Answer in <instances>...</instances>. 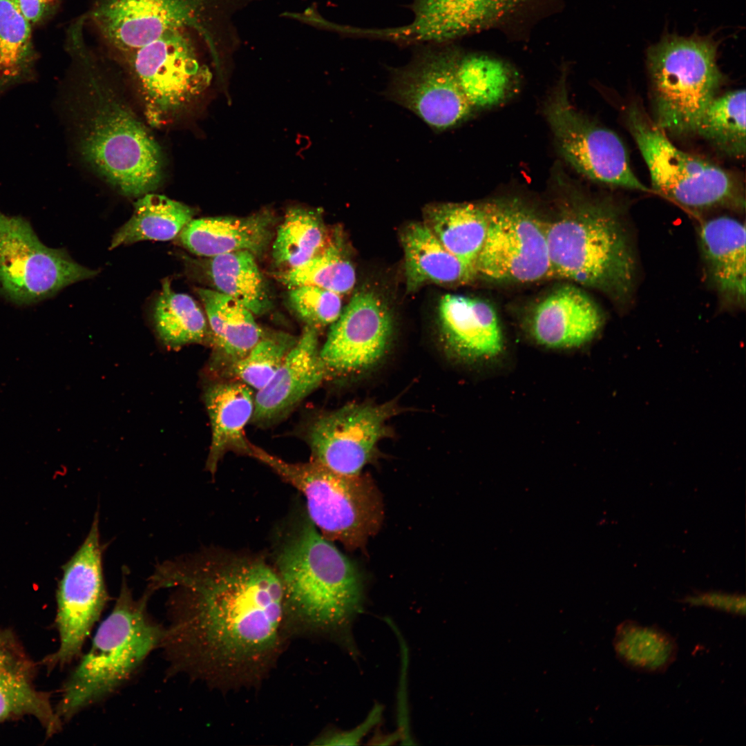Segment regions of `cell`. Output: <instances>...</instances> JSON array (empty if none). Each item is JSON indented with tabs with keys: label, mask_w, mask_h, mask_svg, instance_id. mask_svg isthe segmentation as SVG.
I'll use <instances>...</instances> for the list:
<instances>
[{
	"label": "cell",
	"mask_w": 746,
	"mask_h": 746,
	"mask_svg": "<svg viewBox=\"0 0 746 746\" xmlns=\"http://www.w3.org/2000/svg\"><path fill=\"white\" fill-rule=\"evenodd\" d=\"M153 318L159 338L170 349L202 342L207 336V319L200 307L189 295L174 291L168 278L162 282Z\"/></svg>",
	"instance_id": "obj_36"
},
{
	"label": "cell",
	"mask_w": 746,
	"mask_h": 746,
	"mask_svg": "<svg viewBox=\"0 0 746 746\" xmlns=\"http://www.w3.org/2000/svg\"><path fill=\"white\" fill-rule=\"evenodd\" d=\"M275 216L262 210L245 217L217 216L192 219L178 234L180 243L200 256L247 251L262 254L273 237Z\"/></svg>",
	"instance_id": "obj_24"
},
{
	"label": "cell",
	"mask_w": 746,
	"mask_h": 746,
	"mask_svg": "<svg viewBox=\"0 0 746 746\" xmlns=\"http://www.w3.org/2000/svg\"><path fill=\"white\" fill-rule=\"evenodd\" d=\"M195 213L191 207L166 196L144 194L135 202L131 218L113 236L110 249L142 240L173 239Z\"/></svg>",
	"instance_id": "obj_31"
},
{
	"label": "cell",
	"mask_w": 746,
	"mask_h": 746,
	"mask_svg": "<svg viewBox=\"0 0 746 746\" xmlns=\"http://www.w3.org/2000/svg\"><path fill=\"white\" fill-rule=\"evenodd\" d=\"M745 89L716 95L700 118L696 134L720 153L736 160L746 152Z\"/></svg>",
	"instance_id": "obj_35"
},
{
	"label": "cell",
	"mask_w": 746,
	"mask_h": 746,
	"mask_svg": "<svg viewBox=\"0 0 746 746\" xmlns=\"http://www.w3.org/2000/svg\"><path fill=\"white\" fill-rule=\"evenodd\" d=\"M277 277L289 289L310 285L341 296L351 292L356 283L353 264L345 254L343 244L337 239L327 242L320 252L306 262L282 271Z\"/></svg>",
	"instance_id": "obj_37"
},
{
	"label": "cell",
	"mask_w": 746,
	"mask_h": 746,
	"mask_svg": "<svg viewBox=\"0 0 746 746\" xmlns=\"http://www.w3.org/2000/svg\"><path fill=\"white\" fill-rule=\"evenodd\" d=\"M32 26L17 0H0V97L37 78Z\"/></svg>",
	"instance_id": "obj_30"
},
{
	"label": "cell",
	"mask_w": 746,
	"mask_h": 746,
	"mask_svg": "<svg viewBox=\"0 0 746 746\" xmlns=\"http://www.w3.org/2000/svg\"><path fill=\"white\" fill-rule=\"evenodd\" d=\"M602 315L582 291L571 286L560 288L542 300L530 322L533 338L551 349L577 347L591 341L600 329Z\"/></svg>",
	"instance_id": "obj_22"
},
{
	"label": "cell",
	"mask_w": 746,
	"mask_h": 746,
	"mask_svg": "<svg viewBox=\"0 0 746 746\" xmlns=\"http://www.w3.org/2000/svg\"><path fill=\"white\" fill-rule=\"evenodd\" d=\"M613 645L621 663L647 673L664 672L676 660L678 651L675 638L665 630L631 620L618 625Z\"/></svg>",
	"instance_id": "obj_33"
},
{
	"label": "cell",
	"mask_w": 746,
	"mask_h": 746,
	"mask_svg": "<svg viewBox=\"0 0 746 746\" xmlns=\"http://www.w3.org/2000/svg\"><path fill=\"white\" fill-rule=\"evenodd\" d=\"M296 341L283 332L264 333L245 356L231 364V374L249 388L260 390L274 375Z\"/></svg>",
	"instance_id": "obj_38"
},
{
	"label": "cell",
	"mask_w": 746,
	"mask_h": 746,
	"mask_svg": "<svg viewBox=\"0 0 746 746\" xmlns=\"http://www.w3.org/2000/svg\"><path fill=\"white\" fill-rule=\"evenodd\" d=\"M626 122L648 168L653 193L695 212L745 210V189L734 173L676 146L636 103L628 107Z\"/></svg>",
	"instance_id": "obj_8"
},
{
	"label": "cell",
	"mask_w": 746,
	"mask_h": 746,
	"mask_svg": "<svg viewBox=\"0 0 746 746\" xmlns=\"http://www.w3.org/2000/svg\"><path fill=\"white\" fill-rule=\"evenodd\" d=\"M98 271L73 260L64 249L46 246L30 222L0 211V295L17 305L51 298Z\"/></svg>",
	"instance_id": "obj_10"
},
{
	"label": "cell",
	"mask_w": 746,
	"mask_h": 746,
	"mask_svg": "<svg viewBox=\"0 0 746 746\" xmlns=\"http://www.w3.org/2000/svg\"><path fill=\"white\" fill-rule=\"evenodd\" d=\"M289 302L306 325L317 329L331 325L343 310L341 295L315 286L289 288Z\"/></svg>",
	"instance_id": "obj_39"
},
{
	"label": "cell",
	"mask_w": 746,
	"mask_h": 746,
	"mask_svg": "<svg viewBox=\"0 0 746 746\" xmlns=\"http://www.w3.org/2000/svg\"><path fill=\"white\" fill-rule=\"evenodd\" d=\"M35 667L12 631L0 630V721L23 716L35 718L50 736L62 721L50 694L34 684Z\"/></svg>",
	"instance_id": "obj_23"
},
{
	"label": "cell",
	"mask_w": 746,
	"mask_h": 746,
	"mask_svg": "<svg viewBox=\"0 0 746 746\" xmlns=\"http://www.w3.org/2000/svg\"><path fill=\"white\" fill-rule=\"evenodd\" d=\"M218 350L231 363L245 356L264 332L254 314L236 299L217 290L197 289Z\"/></svg>",
	"instance_id": "obj_29"
},
{
	"label": "cell",
	"mask_w": 746,
	"mask_h": 746,
	"mask_svg": "<svg viewBox=\"0 0 746 746\" xmlns=\"http://www.w3.org/2000/svg\"><path fill=\"white\" fill-rule=\"evenodd\" d=\"M173 589L160 647L172 674L254 676L279 648L287 614L276 569L258 558L199 555L160 564L147 589Z\"/></svg>",
	"instance_id": "obj_1"
},
{
	"label": "cell",
	"mask_w": 746,
	"mask_h": 746,
	"mask_svg": "<svg viewBox=\"0 0 746 746\" xmlns=\"http://www.w3.org/2000/svg\"><path fill=\"white\" fill-rule=\"evenodd\" d=\"M381 714L382 708L376 705L371 710L366 719L354 729L331 732L319 738L315 744L321 745H358L363 738L379 722Z\"/></svg>",
	"instance_id": "obj_41"
},
{
	"label": "cell",
	"mask_w": 746,
	"mask_h": 746,
	"mask_svg": "<svg viewBox=\"0 0 746 746\" xmlns=\"http://www.w3.org/2000/svg\"><path fill=\"white\" fill-rule=\"evenodd\" d=\"M194 0H99L89 18L103 39L124 55L192 23Z\"/></svg>",
	"instance_id": "obj_18"
},
{
	"label": "cell",
	"mask_w": 746,
	"mask_h": 746,
	"mask_svg": "<svg viewBox=\"0 0 746 746\" xmlns=\"http://www.w3.org/2000/svg\"><path fill=\"white\" fill-rule=\"evenodd\" d=\"M406 287L414 291L427 283L465 285L477 274L475 268L450 253L422 222H411L401 233Z\"/></svg>",
	"instance_id": "obj_26"
},
{
	"label": "cell",
	"mask_w": 746,
	"mask_h": 746,
	"mask_svg": "<svg viewBox=\"0 0 746 746\" xmlns=\"http://www.w3.org/2000/svg\"><path fill=\"white\" fill-rule=\"evenodd\" d=\"M151 595L146 590L142 597L135 598L123 576L112 611L62 687L55 709L62 722L114 693L160 647L164 627L148 612Z\"/></svg>",
	"instance_id": "obj_4"
},
{
	"label": "cell",
	"mask_w": 746,
	"mask_h": 746,
	"mask_svg": "<svg viewBox=\"0 0 746 746\" xmlns=\"http://www.w3.org/2000/svg\"><path fill=\"white\" fill-rule=\"evenodd\" d=\"M455 71L459 88L475 112L504 103L519 86L513 67L486 53L459 48Z\"/></svg>",
	"instance_id": "obj_28"
},
{
	"label": "cell",
	"mask_w": 746,
	"mask_h": 746,
	"mask_svg": "<svg viewBox=\"0 0 746 746\" xmlns=\"http://www.w3.org/2000/svg\"><path fill=\"white\" fill-rule=\"evenodd\" d=\"M108 599L96 513L86 539L64 567L57 594L59 645L44 659L48 668L64 667L79 656Z\"/></svg>",
	"instance_id": "obj_14"
},
{
	"label": "cell",
	"mask_w": 746,
	"mask_h": 746,
	"mask_svg": "<svg viewBox=\"0 0 746 746\" xmlns=\"http://www.w3.org/2000/svg\"><path fill=\"white\" fill-rule=\"evenodd\" d=\"M745 225L727 215L703 221L699 245L707 279L724 305L745 304Z\"/></svg>",
	"instance_id": "obj_21"
},
{
	"label": "cell",
	"mask_w": 746,
	"mask_h": 746,
	"mask_svg": "<svg viewBox=\"0 0 746 746\" xmlns=\"http://www.w3.org/2000/svg\"><path fill=\"white\" fill-rule=\"evenodd\" d=\"M438 320L442 342L455 358L466 362L484 361L502 352L499 322L488 302L446 294L439 303Z\"/></svg>",
	"instance_id": "obj_20"
},
{
	"label": "cell",
	"mask_w": 746,
	"mask_h": 746,
	"mask_svg": "<svg viewBox=\"0 0 746 746\" xmlns=\"http://www.w3.org/2000/svg\"><path fill=\"white\" fill-rule=\"evenodd\" d=\"M545 233L553 276L600 289L620 307L629 303L637 261L620 207L580 198Z\"/></svg>",
	"instance_id": "obj_2"
},
{
	"label": "cell",
	"mask_w": 746,
	"mask_h": 746,
	"mask_svg": "<svg viewBox=\"0 0 746 746\" xmlns=\"http://www.w3.org/2000/svg\"><path fill=\"white\" fill-rule=\"evenodd\" d=\"M202 267L217 291L236 299L254 314L261 315L270 309L268 288L251 252L211 257Z\"/></svg>",
	"instance_id": "obj_32"
},
{
	"label": "cell",
	"mask_w": 746,
	"mask_h": 746,
	"mask_svg": "<svg viewBox=\"0 0 746 746\" xmlns=\"http://www.w3.org/2000/svg\"><path fill=\"white\" fill-rule=\"evenodd\" d=\"M684 602L694 606H705L738 616L745 615V597L741 594L719 591L696 593L685 597Z\"/></svg>",
	"instance_id": "obj_40"
},
{
	"label": "cell",
	"mask_w": 746,
	"mask_h": 746,
	"mask_svg": "<svg viewBox=\"0 0 746 746\" xmlns=\"http://www.w3.org/2000/svg\"><path fill=\"white\" fill-rule=\"evenodd\" d=\"M327 243L321 211L294 206L287 210L277 229L272 257L283 271L293 269L312 258Z\"/></svg>",
	"instance_id": "obj_34"
},
{
	"label": "cell",
	"mask_w": 746,
	"mask_h": 746,
	"mask_svg": "<svg viewBox=\"0 0 746 746\" xmlns=\"http://www.w3.org/2000/svg\"><path fill=\"white\" fill-rule=\"evenodd\" d=\"M276 564L287 617L332 632L346 629L360 611L363 584L357 566L309 517L280 548Z\"/></svg>",
	"instance_id": "obj_3"
},
{
	"label": "cell",
	"mask_w": 746,
	"mask_h": 746,
	"mask_svg": "<svg viewBox=\"0 0 746 746\" xmlns=\"http://www.w3.org/2000/svg\"><path fill=\"white\" fill-rule=\"evenodd\" d=\"M397 413L390 401L352 403L320 416L307 431L312 459L341 475L361 474L387 436L388 421Z\"/></svg>",
	"instance_id": "obj_16"
},
{
	"label": "cell",
	"mask_w": 746,
	"mask_h": 746,
	"mask_svg": "<svg viewBox=\"0 0 746 746\" xmlns=\"http://www.w3.org/2000/svg\"><path fill=\"white\" fill-rule=\"evenodd\" d=\"M204 403L211 427L206 468L213 475L226 452L248 455L251 443L245 428L254 414V396L251 388L240 381L221 382L207 389Z\"/></svg>",
	"instance_id": "obj_25"
},
{
	"label": "cell",
	"mask_w": 746,
	"mask_h": 746,
	"mask_svg": "<svg viewBox=\"0 0 746 746\" xmlns=\"http://www.w3.org/2000/svg\"><path fill=\"white\" fill-rule=\"evenodd\" d=\"M391 314L373 291H357L331 325L320 354L327 375L363 372L385 354L392 334Z\"/></svg>",
	"instance_id": "obj_17"
},
{
	"label": "cell",
	"mask_w": 746,
	"mask_h": 746,
	"mask_svg": "<svg viewBox=\"0 0 746 746\" xmlns=\"http://www.w3.org/2000/svg\"><path fill=\"white\" fill-rule=\"evenodd\" d=\"M126 55L152 126L165 124L210 85L211 75L198 63L185 28L169 30Z\"/></svg>",
	"instance_id": "obj_11"
},
{
	"label": "cell",
	"mask_w": 746,
	"mask_h": 746,
	"mask_svg": "<svg viewBox=\"0 0 746 746\" xmlns=\"http://www.w3.org/2000/svg\"><path fill=\"white\" fill-rule=\"evenodd\" d=\"M488 228L476 269L488 278L530 283L553 276L545 225L519 202L486 204Z\"/></svg>",
	"instance_id": "obj_15"
},
{
	"label": "cell",
	"mask_w": 746,
	"mask_h": 746,
	"mask_svg": "<svg viewBox=\"0 0 746 746\" xmlns=\"http://www.w3.org/2000/svg\"><path fill=\"white\" fill-rule=\"evenodd\" d=\"M92 83L96 97L81 127V155L122 194L140 197L153 191L162 178L159 145L126 105Z\"/></svg>",
	"instance_id": "obj_7"
},
{
	"label": "cell",
	"mask_w": 746,
	"mask_h": 746,
	"mask_svg": "<svg viewBox=\"0 0 746 746\" xmlns=\"http://www.w3.org/2000/svg\"><path fill=\"white\" fill-rule=\"evenodd\" d=\"M459 48L453 43L420 44L410 61L393 69L385 95L435 132L452 128L475 113L456 77Z\"/></svg>",
	"instance_id": "obj_13"
},
{
	"label": "cell",
	"mask_w": 746,
	"mask_h": 746,
	"mask_svg": "<svg viewBox=\"0 0 746 746\" xmlns=\"http://www.w3.org/2000/svg\"><path fill=\"white\" fill-rule=\"evenodd\" d=\"M561 0H414V19L391 30L403 43L446 44L499 29L520 34L559 6Z\"/></svg>",
	"instance_id": "obj_9"
},
{
	"label": "cell",
	"mask_w": 746,
	"mask_h": 746,
	"mask_svg": "<svg viewBox=\"0 0 746 746\" xmlns=\"http://www.w3.org/2000/svg\"><path fill=\"white\" fill-rule=\"evenodd\" d=\"M711 35L667 34L647 52L653 121L667 136L696 135L704 111L724 77Z\"/></svg>",
	"instance_id": "obj_5"
},
{
	"label": "cell",
	"mask_w": 746,
	"mask_h": 746,
	"mask_svg": "<svg viewBox=\"0 0 746 746\" xmlns=\"http://www.w3.org/2000/svg\"><path fill=\"white\" fill-rule=\"evenodd\" d=\"M544 111L560 154L576 171L602 184L653 193L632 170L619 136L592 122L571 103L565 73Z\"/></svg>",
	"instance_id": "obj_12"
},
{
	"label": "cell",
	"mask_w": 746,
	"mask_h": 746,
	"mask_svg": "<svg viewBox=\"0 0 746 746\" xmlns=\"http://www.w3.org/2000/svg\"><path fill=\"white\" fill-rule=\"evenodd\" d=\"M250 457L303 494L308 517L328 540L355 550L363 547L379 530L383 519L382 498L367 476L341 475L312 459L287 462L254 445Z\"/></svg>",
	"instance_id": "obj_6"
},
{
	"label": "cell",
	"mask_w": 746,
	"mask_h": 746,
	"mask_svg": "<svg viewBox=\"0 0 746 746\" xmlns=\"http://www.w3.org/2000/svg\"><path fill=\"white\" fill-rule=\"evenodd\" d=\"M32 26L41 24L51 17L61 0H17Z\"/></svg>",
	"instance_id": "obj_42"
},
{
	"label": "cell",
	"mask_w": 746,
	"mask_h": 746,
	"mask_svg": "<svg viewBox=\"0 0 746 746\" xmlns=\"http://www.w3.org/2000/svg\"><path fill=\"white\" fill-rule=\"evenodd\" d=\"M326 376L318 329L305 325L274 375L255 394L251 419L265 423L282 417L318 388Z\"/></svg>",
	"instance_id": "obj_19"
},
{
	"label": "cell",
	"mask_w": 746,
	"mask_h": 746,
	"mask_svg": "<svg viewBox=\"0 0 746 746\" xmlns=\"http://www.w3.org/2000/svg\"><path fill=\"white\" fill-rule=\"evenodd\" d=\"M423 217L446 249L476 269L488 228L486 204L432 203L425 206Z\"/></svg>",
	"instance_id": "obj_27"
}]
</instances>
